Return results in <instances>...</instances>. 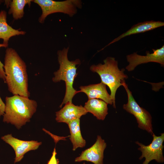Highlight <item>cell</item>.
<instances>
[{"mask_svg":"<svg viewBox=\"0 0 164 164\" xmlns=\"http://www.w3.org/2000/svg\"><path fill=\"white\" fill-rule=\"evenodd\" d=\"M4 69L5 83L9 91L13 95L29 97L30 93L26 63L12 48H7L6 50Z\"/></svg>","mask_w":164,"mask_h":164,"instance_id":"obj_1","label":"cell"},{"mask_svg":"<svg viewBox=\"0 0 164 164\" xmlns=\"http://www.w3.org/2000/svg\"><path fill=\"white\" fill-rule=\"evenodd\" d=\"M5 101L3 121L18 129L30 121L37 110V102L29 97L14 95L6 97Z\"/></svg>","mask_w":164,"mask_h":164,"instance_id":"obj_2","label":"cell"},{"mask_svg":"<svg viewBox=\"0 0 164 164\" xmlns=\"http://www.w3.org/2000/svg\"><path fill=\"white\" fill-rule=\"evenodd\" d=\"M69 47H64L62 50L57 51L58 61L59 64V68L54 72V77L52 78L55 83L64 81L66 84V92L63 101L60 106L61 108L63 105L68 102H72V99L77 93L73 87L74 80L77 75V65L80 64V61L77 59L73 61H70L67 54Z\"/></svg>","mask_w":164,"mask_h":164,"instance_id":"obj_3","label":"cell"},{"mask_svg":"<svg viewBox=\"0 0 164 164\" xmlns=\"http://www.w3.org/2000/svg\"><path fill=\"white\" fill-rule=\"evenodd\" d=\"M104 63L92 65L90 68V70L96 72L100 76L101 82L107 85L110 91L113 106L116 108L115 96L116 91L121 86L125 79L128 78L124 73L125 70H120L118 66V61L115 58L108 57L104 60Z\"/></svg>","mask_w":164,"mask_h":164,"instance_id":"obj_4","label":"cell"},{"mask_svg":"<svg viewBox=\"0 0 164 164\" xmlns=\"http://www.w3.org/2000/svg\"><path fill=\"white\" fill-rule=\"evenodd\" d=\"M33 2L38 5L42 10V14L38 19L41 23L44 22L47 16L55 13H63L72 17L77 13V9L82 7V2L80 0H34Z\"/></svg>","mask_w":164,"mask_h":164,"instance_id":"obj_5","label":"cell"},{"mask_svg":"<svg viewBox=\"0 0 164 164\" xmlns=\"http://www.w3.org/2000/svg\"><path fill=\"white\" fill-rule=\"evenodd\" d=\"M122 84V86L126 90L128 97V102L123 105V109L135 117L139 128L146 130L152 135L153 133L151 114L145 109L140 106L137 103L125 80L123 82Z\"/></svg>","mask_w":164,"mask_h":164,"instance_id":"obj_6","label":"cell"},{"mask_svg":"<svg viewBox=\"0 0 164 164\" xmlns=\"http://www.w3.org/2000/svg\"><path fill=\"white\" fill-rule=\"evenodd\" d=\"M153 140L152 142L148 145H145L138 141L136 143L139 146L138 149L142 153L139 159L145 158V160L142 164H148L151 161L155 160L159 163H163L164 158L163 155V145L164 141V133H162L159 136H157L153 133L152 135Z\"/></svg>","mask_w":164,"mask_h":164,"instance_id":"obj_7","label":"cell"},{"mask_svg":"<svg viewBox=\"0 0 164 164\" xmlns=\"http://www.w3.org/2000/svg\"><path fill=\"white\" fill-rule=\"evenodd\" d=\"M153 52L150 53L146 51V55H140L137 52L126 56V59L129 64L126 69L131 71L134 70L138 65L149 62H155L159 63L162 67L164 66V45L156 49H152Z\"/></svg>","mask_w":164,"mask_h":164,"instance_id":"obj_8","label":"cell"},{"mask_svg":"<svg viewBox=\"0 0 164 164\" xmlns=\"http://www.w3.org/2000/svg\"><path fill=\"white\" fill-rule=\"evenodd\" d=\"M1 139L9 144L14 149L15 153L14 163L20 161L28 152L37 149L42 142L37 141H24L19 139L8 134L2 136Z\"/></svg>","mask_w":164,"mask_h":164,"instance_id":"obj_9","label":"cell"},{"mask_svg":"<svg viewBox=\"0 0 164 164\" xmlns=\"http://www.w3.org/2000/svg\"><path fill=\"white\" fill-rule=\"evenodd\" d=\"M107 144L100 135H97L95 143L90 147L83 151L80 155L76 158L77 162L83 161L90 162L94 164H103L104 150Z\"/></svg>","mask_w":164,"mask_h":164,"instance_id":"obj_10","label":"cell"},{"mask_svg":"<svg viewBox=\"0 0 164 164\" xmlns=\"http://www.w3.org/2000/svg\"><path fill=\"white\" fill-rule=\"evenodd\" d=\"M87 113L82 105H75L72 102H68L62 109L56 112L55 119L58 122L68 125L74 120L80 119L82 116Z\"/></svg>","mask_w":164,"mask_h":164,"instance_id":"obj_11","label":"cell"},{"mask_svg":"<svg viewBox=\"0 0 164 164\" xmlns=\"http://www.w3.org/2000/svg\"><path fill=\"white\" fill-rule=\"evenodd\" d=\"M79 88L80 90L78 91L77 93H85L87 96L88 99H100L108 104H113L110 95L107 90L106 85L102 82L97 84L81 86Z\"/></svg>","mask_w":164,"mask_h":164,"instance_id":"obj_12","label":"cell"},{"mask_svg":"<svg viewBox=\"0 0 164 164\" xmlns=\"http://www.w3.org/2000/svg\"><path fill=\"white\" fill-rule=\"evenodd\" d=\"M164 26V22L159 21L150 20L138 23L133 25L130 29L114 39L98 51L102 50L107 46L128 36L143 33Z\"/></svg>","mask_w":164,"mask_h":164,"instance_id":"obj_13","label":"cell"},{"mask_svg":"<svg viewBox=\"0 0 164 164\" xmlns=\"http://www.w3.org/2000/svg\"><path fill=\"white\" fill-rule=\"evenodd\" d=\"M108 104L98 99H88L84 107L87 111L92 114L97 119L104 120L108 113Z\"/></svg>","mask_w":164,"mask_h":164,"instance_id":"obj_14","label":"cell"},{"mask_svg":"<svg viewBox=\"0 0 164 164\" xmlns=\"http://www.w3.org/2000/svg\"><path fill=\"white\" fill-rule=\"evenodd\" d=\"M26 32L15 29L10 26L7 22V13L5 10L0 12V39L3 40V43L8 46L9 39L12 37L24 35Z\"/></svg>","mask_w":164,"mask_h":164,"instance_id":"obj_15","label":"cell"},{"mask_svg":"<svg viewBox=\"0 0 164 164\" xmlns=\"http://www.w3.org/2000/svg\"><path fill=\"white\" fill-rule=\"evenodd\" d=\"M68 125L70 133V139L73 145V150L74 151L79 148L85 147L86 141L82 137L81 134L80 119L74 120Z\"/></svg>","mask_w":164,"mask_h":164,"instance_id":"obj_16","label":"cell"},{"mask_svg":"<svg viewBox=\"0 0 164 164\" xmlns=\"http://www.w3.org/2000/svg\"><path fill=\"white\" fill-rule=\"evenodd\" d=\"M5 4L10 8L8 13L12 14L13 19L18 20L22 18L24 14V8L26 5L30 6L32 0H5Z\"/></svg>","mask_w":164,"mask_h":164,"instance_id":"obj_17","label":"cell"},{"mask_svg":"<svg viewBox=\"0 0 164 164\" xmlns=\"http://www.w3.org/2000/svg\"><path fill=\"white\" fill-rule=\"evenodd\" d=\"M8 46L3 43H0V48L2 47L6 48ZM5 74L4 69V65L0 60V78L5 82Z\"/></svg>","mask_w":164,"mask_h":164,"instance_id":"obj_18","label":"cell"},{"mask_svg":"<svg viewBox=\"0 0 164 164\" xmlns=\"http://www.w3.org/2000/svg\"><path fill=\"white\" fill-rule=\"evenodd\" d=\"M57 154L55 148L54 149L52 152V155L48 161L47 164H59V161L56 158V156Z\"/></svg>","mask_w":164,"mask_h":164,"instance_id":"obj_19","label":"cell"},{"mask_svg":"<svg viewBox=\"0 0 164 164\" xmlns=\"http://www.w3.org/2000/svg\"><path fill=\"white\" fill-rule=\"evenodd\" d=\"M5 109V104L3 102L0 97V118L4 113Z\"/></svg>","mask_w":164,"mask_h":164,"instance_id":"obj_20","label":"cell"},{"mask_svg":"<svg viewBox=\"0 0 164 164\" xmlns=\"http://www.w3.org/2000/svg\"><path fill=\"white\" fill-rule=\"evenodd\" d=\"M4 0H0V5L4 2Z\"/></svg>","mask_w":164,"mask_h":164,"instance_id":"obj_21","label":"cell"}]
</instances>
